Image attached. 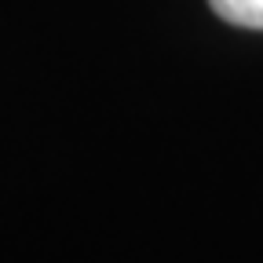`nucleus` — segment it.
Returning a JSON list of instances; mask_svg holds the SVG:
<instances>
[{"label": "nucleus", "instance_id": "1", "mask_svg": "<svg viewBox=\"0 0 263 263\" xmlns=\"http://www.w3.org/2000/svg\"><path fill=\"white\" fill-rule=\"evenodd\" d=\"M209 8L230 26L263 29V0H209Z\"/></svg>", "mask_w": 263, "mask_h": 263}]
</instances>
